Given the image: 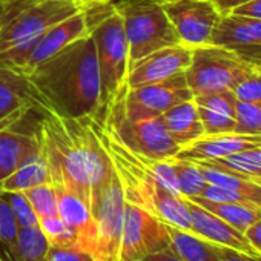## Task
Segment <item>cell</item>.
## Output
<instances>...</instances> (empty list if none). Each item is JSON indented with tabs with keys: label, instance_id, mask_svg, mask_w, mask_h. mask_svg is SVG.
Instances as JSON below:
<instances>
[{
	"label": "cell",
	"instance_id": "cell-40",
	"mask_svg": "<svg viewBox=\"0 0 261 261\" xmlns=\"http://www.w3.org/2000/svg\"><path fill=\"white\" fill-rule=\"evenodd\" d=\"M139 261H185L180 255H177L172 249L168 250H162V252H155V253H149L146 256H143Z\"/></svg>",
	"mask_w": 261,
	"mask_h": 261
},
{
	"label": "cell",
	"instance_id": "cell-33",
	"mask_svg": "<svg viewBox=\"0 0 261 261\" xmlns=\"http://www.w3.org/2000/svg\"><path fill=\"white\" fill-rule=\"evenodd\" d=\"M194 101L197 106L211 109L214 112L233 117L235 118V103L237 98L232 91H220V92H211L203 95H195Z\"/></svg>",
	"mask_w": 261,
	"mask_h": 261
},
{
	"label": "cell",
	"instance_id": "cell-15",
	"mask_svg": "<svg viewBox=\"0 0 261 261\" xmlns=\"http://www.w3.org/2000/svg\"><path fill=\"white\" fill-rule=\"evenodd\" d=\"M192 48L180 43L155 51L139 60L127 71V88H139L149 83L166 80L175 74L185 72L191 65Z\"/></svg>",
	"mask_w": 261,
	"mask_h": 261
},
{
	"label": "cell",
	"instance_id": "cell-1",
	"mask_svg": "<svg viewBox=\"0 0 261 261\" xmlns=\"http://www.w3.org/2000/svg\"><path fill=\"white\" fill-rule=\"evenodd\" d=\"M37 134L49 183L56 189L75 194L91 206L92 195L115 171L100 140L98 123L92 117L69 118L43 109Z\"/></svg>",
	"mask_w": 261,
	"mask_h": 261
},
{
	"label": "cell",
	"instance_id": "cell-44",
	"mask_svg": "<svg viewBox=\"0 0 261 261\" xmlns=\"http://www.w3.org/2000/svg\"><path fill=\"white\" fill-rule=\"evenodd\" d=\"M249 63H256V65H261V57L252 59V60H249Z\"/></svg>",
	"mask_w": 261,
	"mask_h": 261
},
{
	"label": "cell",
	"instance_id": "cell-42",
	"mask_svg": "<svg viewBox=\"0 0 261 261\" xmlns=\"http://www.w3.org/2000/svg\"><path fill=\"white\" fill-rule=\"evenodd\" d=\"M14 4H16V2H8V0H0V30H2L4 23H5L7 19L10 17Z\"/></svg>",
	"mask_w": 261,
	"mask_h": 261
},
{
	"label": "cell",
	"instance_id": "cell-45",
	"mask_svg": "<svg viewBox=\"0 0 261 261\" xmlns=\"http://www.w3.org/2000/svg\"><path fill=\"white\" fill-rule=\"evenodd\" d=\"M4 178H5V177H4V174H2V172H0V185H2V181H4Z\"/></svg>",
	"mask_w": 261,
	"mask_h": 261
},
{
	"label": "cell",
	"instance_id": "cell-5",
	"mask_svg": "<svg viewBox=\"0 0 261 261\" xmlns=\"http://www.w3.org/2000/svg\"><path fill=\"white\" fill-rule=\"evenodd\" d=\"M121 97L111 106L101 126L134 154L149 160L175 159L181 146L171 137L163 115L146 120H129L123 112Z\"/></svg>",
	"mask_w": 261,
	"mask_h": 261
},
{
	"label": "cell",
	"instance_id": "cell-24",
	"mask_svg": "<svg viewBox=\"0 0 261 261\" xmlns=\"http://www.w3.org/2000/svg\"><path fill=\"white\" fill-rule=\"evenodd\" d=\"M189 200L215 214L217 217H220L221 220H224L243 233L249 226H252L255 221L261 218V207L252 203H220L206 200L203 197H192Z\"/></svg>",
	"mask_w": 261,
	"mask_h": 261
},
{
	"label": "cell",
	"instance_id": "cell-39",
	"mask_svg": "<svg viewBox=\"0 0 261 261\" xmlns=\"http://www.w3.org/2000/svg\"><path fill=\"white\" fill-rule=\"evenodd\" d=\"M244 237L252 244V247L261 255V218L244 230Z\"/></svg>",
	"mask_w": 261,
	"mask_h": 261
},
{
	"label": "cell",
	"instance_id": "cell-7",
	"mask_svg": "<svg viewBox=\"0 0 261 261\" xmlns=\"http://www.w3.org/2000/svg\"><path fill=\"white\" fill-rule=\"evenodd\" d=\"M252 63L238 54L215 45L192 48L191 65L185 71L189 89L195 95L232 91Z\"/></svg>",
	"mask_w": 261,
	"mask_h": 261
},
{
	"label": "cell",
	"instance_id": "cell-43",
	"mask_svg": "<svg viewBox=\"0 0 261 261\" xmlns=\"http://www.w3.org/2000/svg\"><path fill=\"white\" fill-rule=\"evenodd\" d=\"M74 2L82 8V10H85V8H88V7H91V5H98V4H109L111 0H74Z\"/></svg>",
	"mask_w": 261,
	"mask_h": 261
},
{
	"label": "cell",
	"instance_id": "cell-17",
	"mask_svg": "<svg viewBox=\"0 0 261 261\" xmlns=\"http://www.w3.org/2000/svg\"><path fill=\"white\" fill-rule=\"evenodd\" d=\"M261 146V136L252 134H238V133H227V134H217V136H203L201 139L183 146L180 152L175 155L178 160L188 162H209L227 157L230 154L259 148Z\"/></svg>",
	"mask_w": 261,
	"mask_h": 261
},
{
	"label": "cell",
	"instance_id": "cell-30",
	"mask_svg": "<svg viewBox=\"0 0 261 261\" xmlns=\"http://www.w3.org/2000/svg\"><path fill=\"white\" fill-rule=\"evenodd\" d=\"M232 92L238 101L261 105V65L252 63L247 72L235 83Z\"/></svg>",
	"mask_w": 261,
	"mask_h": 261
},
{
	"label": "cell",
	"instance_id": "cell-25",
	"mask_svg": "<svg viewBox=\"0 0 261 261\" xmlns=\"http://www.w3.org/2000/svg\"><path fill=\"white\" fill-rule=\"evenodd\" d=\"M204 163L220 166L223 169H227L230 172H235L238 175H243L246 178L261 183V146L244 149V151L230 154L227 157L209 160Z\"/></svg>",
	"mask_w": 261,
	"mask_h": 261
},
{
	"label": "cell",
	"instance_id": "cell-16",
	"mask_svg": "<svg viewBox=\"0 0 261 261\" xmlns=\"http://www.w3.org/2000/svg\"><path fill=\"white\" fill-rule=\"evenodd\" d=\"M188 200V207L191 214V232L201 237L206 241H211L217 246L230 247L235 250H240L247 255L261 256L252 244L247 241L243 232L217 217L215 214L209 212L203 206L194 203L192 200Z\"/></svg>",
	"mask_w": 261,
	"mask_h": 261
},
{
	"label": "cell",
	"instance_id": "cell-21",
	"mask_svg": "<svg viewBox=\"0 0 261 261\" xmlns=\"http://www.w3.org/2000/svg\"><path fill=\"white\" fill-rule=\"evenodd\" d=\"M197 165L201 168V172L209 185H215V186L238 192L244 195L250 203L261 207V183L246 178L243 175H238L235 172H230L227 169H223L220 166L211 165V163L197 162Z\"/></svg>",
	"mask_w": 261,
	"mask_h": 261
},
{
	"label": "cell",
	"instance_id": "cell-46",
	"mask_svg": "<svg viewBox=\"0 0 261 261\" xmlns=\"http://www.w3.org/2000/svg\"><path fill=\"white\" fill-rule=\"evenodd\" d=\"M8 2H17V0H8Z\"/></svg>",
	"mask_w": 261,
	"mask_h": 261
},
{
	"label": "cell",
	"instance_id": "cell-10",
	"mask_svg": "<svg viewBox=\"0 0 261 261\" xmlns=\"http://www.w3.org/2000/svg\"><path fill=\"white\" fill-rule=\"evenodd\" d=\"M168 249H171V237L166 223L149 211L124 201L120 261H139Z\"/></svg>",
	"mask_w": 261,
	"mask_h": 261
},
{
	"label": "cell",
	"instance_id": "cell-20",
	"mask_svg": "<svg viewBox=\"0 0 261 261\" xmlns=\"http://www.w3.org/2000/svg\"><path fill=\"white\" fill-rule=\"evenodd\" d=\"M163 120L171 137L181 148L204 136V127L194 98L171 108L163 114Z\"/></svg>",
	"mask_w": 261,
	"mask_h": 261
},
{
	"label": "cell",
	"instance_id": "cell-23",
	"mask_svg": "<svg viewBox=\"0 0 261 261\" xmlns=\"http://www.w3.org/2000/svg\"><path fill=\"white\" fill-rule=\"evenodd\" d=\"M166 226L171 237V249L185 261H223L214 243L206 241L189 230L177 229L169 224Z\"/></svg>",
	"mask_w": 261,
	"mask_h": 261
},
{
	"label": "cell",
	"instance_id": "cell-26",
	"mask_svg": "<svg viewBox=\"0 0 261 261\" xmlns=\"http://www.w3.org/2000/svg\"><path fill=\"white\" fill-rule=\"evenodd\" d=\"M49 250V241L39 224L20 227L16 241V261H42Z\"/></svg>",
	"mask_w": 261,
	"mask_h": 261
},
{
	"label": "cell",
	"instance_id": "cell-19",
	"mask_svg": "<svg viewBox=\"0 0 261 261\" xmlns=\"http://www.w3.org/2000/svg\"><path fill=\"white\" fill-rule=\"evenodd\" d=\"M40 151L37 129L33 134H22L14 126L0 129V172L4 177L13 174L28 157Z\"/></svg>",
	"mask_w": 261,
	"mask_h": 261
},
{
	"label": "cell",
	"instance_id": "cell-8",
	"mask_svg": "<svg viewBox=\"0 0 261 261\" xmlns=\"http://www.w3.org/2000/svg\"><path fill=\"white\" fill-rule=\"evenodd\" d=\"M88 34L83 11L48 28L40 36L0 53V66L28 75L40 63L57 54L71 42Z\"/></svg>",
	"mask_w": 261,
	"mask_h": 261
},
{
	"label": "cell",
	"instance_id": "cell-38",
	"mask_svg": "<svg viewBox=\"0 0 261 261\" xmlns=\"http://www.w3.org/2000/svg\"><path fill=\"white\" fill-rule=\"evenodd\" d=\"M230 13L232 14L246 16V17H252V19H259L261 20V0H250V2H246L243 5H238Z\"/></svg>",
	"mask_w": 261,
	"mask_h": 261
},
{
	"label": "cell",
	"instance_id": "cell-34",
	"mask_svg": "<svg viewBox=\"0 0 261 261\" xmlns=\"http://www.w3.org/2000/svg\"><path fill=\"white\" fill-rule=\"evenodd\" d=\"M198 108V115L204 127V136H217V134H227L235 133V118L227 117L218 112H214L211 109Z\"/></svg>",
	"mask_w": 261,
	"mask_h": 261
},
{
	"label": "cell",
	"instance_id": "cell-6",
	"mask_svg": "<svg viewBox=\"0 0 261 261\" xmlns=\"http://www.w3.org/2000/svg\"><path fill=\"white\" fill-rule=\"evenodd\" d=\"M80 11L74 0H17L0 30V53L30 42Z\"/></svg>",
	"mask_w": 261,
	"mask_h": 261
},
{
	"label": "cell",
	"instance_id": "cell-18",
	"mask_svg": "<svg viewBox=\"0 0 261 261\" xmlns=\"http://www.w3.org/2000/svg\"><path fill=\"white\" fill-rule=\"evenodd\" d=\"M59 200V217L75 233L77 246L94 256L95 249V221L91 206L72 192L56 189Z\"/></svg>",
	"mask_w": 261,
	"mask_h": 261
},
{
	"label": "cell",
	"instance_id": "cell-13",
	"mask_svg": "<svg viewBox=\"0 0 261 261\" xmlns=\"http://www.w3.org/2000/svg\"><path fill=\"white\" fill-rule=\"evenodd\" d=\"M46 109L28 77L0 66V129L16 126L33 111Z\"/></svg>",
	"mask_w": 261,
	"mask_h": 261
},
{
	"label": "cell",
	"instance_id": "cell-9",
	"mask_svg": "<svg viewBox=\"0 0 261 261\" xmlns=\"http://www.w3.org/2000/svg\"><path fill=\"white\" fill-rule=\"evenodd\" d=\"M91 211L95 221V261H120V241L124 212L123 188L114 171L108 183L94 194Z\"/></svg>",
	"mask_w": 261,
	"mask_h": 261
},
{
	"label": "cell",
	"instance_id": "cell-14",
	"mask_svg": "<svg viewBox=\"0 0 261 261\" xmlns=\"http://www.w3.org/2000/svg\"><path fill=\"white\" fill-rule=\"evenodd\" d=\"M211 45L229 49L246 62L261 57V20L238 14H221Z\"/></svg>",
	"mask_w": 261,
	"mask_h": 261
},
{
	"label": "cell",
	"instance_id": "cell-35",
	"mask_svg": "<svg viewBox=\"0 0 261 261\" xmlns=\"http://www.w3.org/2000/svg\"><path fill=\"white\" fill-rule=\"evenodd\" d=\"M4 192V191H2ZM14 215L19 223V227H30L39 224V217L34 212L25 192H4Z\"/></svg>",
	"mask_w": 261,
	"mask_h": 261
},
{
	"label": "cell",
	"instance_id": "cell-22",
	"mask_svg": "<svg viewBox=\"0 0 261 261\" xmlns=\"http://www.w3.org/2000/svg\"><path fill=\"white\" fill-rule=\"evenodd\" d=\"M49 183V174L46 160L42 154V148L37 154L28 157L13 174L4 178L0 191L4 192H25L34 186Z\"/></svg>",
	"mask_w": 261,
	"mask_h": 261
},
{
	"label": "cell",
	"instance_id": "cell-41",
	"mask_svg": "<svg viewBox=\"0 0 261 261\" xmlns=\"http://www.w3.org/2000/svg\"><path fill=\"white\" fill-rule=\"evenodd\" d=\"M214 2H215V5L221 14H229L235 7L243 5L246 2H250V0H214Z\"/></svg>",
	"mask_w": 261,
	"mask_h": 261
},
{
	"label": "cell",
	"instance_id": "cell-2",
	"mask_svg": "<svg viewBox=\"0 0 261 261\" xmlns=\"http://www.w3.org/2000/svg\"><path fill=\"white\" fill-rule=\"evenodd\" d=\"M46 109L69 117H100V74L89 34L71 42L28 75Z\"/></svg>",
	"mask_w": 261,
	"mask_h": 261
},
{
	"label": "cell",
	"instance_id": "cell-32",
	"mask_svg": "<svg viewBox=\"0 0 261 261\" xmlns=\"http://www.w3.org/2000/svg\"><path fill=\"white\" fill-rule=\"evenodd\" d=\"M39 226L46 235L49 246H77L75 233L59 215L39 220Z\"/></svg>",
	"mask_w": 261,
	"mask_h": 261
},
{
	"label": "cell",
	"instance_id": "cell-27",
	"mask_svg": "<svg viewBox=\"0 0 261 261\" xmlns=\"http://www.w3.org/2000/svg\"><path fill=\"white\" fill-rule=\"evenodd\" d=\"M19 223L5 197L0 191V259L16 261V241L19 233Z\"/></svg>",
	"mask_w": 261,
	"mask_h": 261
},
{
	"label": "cell",
	"instance_id": "cell-4",
	"mask_svg": "<svg viewBox=\"0 0 261 261\" xmlns=\"http://www.w3.org/2000/svg\"><path fill=\"white\" fill-rule=\"evenodd\" d=\"M120 14L129 46V68L163 48L180 45L162 0H111Z\"/></svg>",
	"mask_w": 261,
	"mask_h": 261
},
{
	"label": "cell",
	"instance_id": "cell-47",
	"mask_svg": "<svg viewBox=\"0 0 261 261\" xmlns=\"http://www.w3.org/2000/svg\"><path fill=\"white\" fill-rule=\"evenodd\" d=\"M42 261H48V259H46V258H45V259H42Z\"/></svg>",
	"mask_w": 261,
	"mask_h": 261
},
{
	"label": "cell",
	"instance_id": "cell-29",
	"mask_svg": "<svg viewBox=\"0 0 261 261\" xmlns=\"http://www.w3.org/2000/svg\"><path fill=\"white\" fill-rule=\"evenodd\" d=\"M25 195L28 197L39 220L59 215L57 191L51 183H43V185L34 186V188L25 191Z\"/></svg>",
	"mask_w": 261,
	"mask_h": 261
},
{
	"label": "cell",
	"instance_id": "cell-12",
	"mask_svg": "<svg viewBox=\"0 0 261 261\" xmlns=\"http://www.w3.org/2000/svg\"><path fill=\"white\" fill-rule=\"evenodd\" d=\"M180 42L189 48L211 45L221 13L214 0H162Z\"/></svg>",
	"mask_w": 261,
	"mask_h": 261
},
{
	"label": "cell",
	"instance_id": "cell-37",
	"mask_svg": "<svg viewBox=\"0 0 261 261\" xmlns=\"http://www.w3.org/2000/svg\"><path fill=\"white\" fill-rule=\"evenodd\" d=\"M217 250H218V253H220L223 261H261V256L247 255V253H243L240 250H235V249H230V247H224V246H217Z\"/></svg>",
	"mask_w": 261,
	"mask_h": 261
},
{
	"label": "cell",
	"instance_id": "cell-28",
	"mask_svg": "<svg viewBox=\"0 0 261 261\" xmlns=\"http://www.w3.org/2000/svg\"><path fill=\"white\" fill-rule=\"evenodd\" d=\"M172 165H174L180 195L185 198L198 197L207 185L201 172V168L194 162L178 160V159H172Z\"/></svg>",
	"mask_w": 261,
	"mask_h": 261
},
{
	"label": "cell",
	"instance_id": "cell-36",
	"mask_svg": "<svg viewBox=\"0 0 261 261\" xmlns=\"http://www.w3.org/2000/svg\"><path fill=\"white\" fill-rule=\"evenodd\" d=\"M48 261H95L94 256L79 246H49Z\"/></svg>",
	"mask_w": 261,
	"mask_h": 261
},
{
	"label": "cell",
	"instance_id": "cell-11",
	"mask_svg": "<svg viewBox=\"0 0 261 261\" xmlns=\"http://www.w3.org/2000/svg\"><path fill=\"white\" fill-rule=\"evenodd\" d=\"M192 98L185 72H180L157 83L127 88L121 97V108L129 120H146L162 117L171 108Z\"/></svg>",
	"mask_w": 261,
	"mask_h": 261
},
{
	"label": "cell",
	"instance_id": "cell-3",
	"mask_svg": "<svg viewBox=\"0 0 261 261\" xmlns=\"http://www.w3.org/2000/svg\"><path fill=\"white\" fill-rule=\"evenodd\" d=\"M88 34L92 37L100 74V117L101 124L108 111L126 89L129 71V46L120 14L109 4L91 5L83 10Z\"/></svg>",
	"mask_w": 261,
	"mask_h": 261
},
{
	"label": "cell",
	"instance_id": "cell-31",
	"mask_svg": "<svg viewBox=\"0 0 261 261\" xmlns=\"http://www.w3.org/2000/svg\"><path fill=\"white\" fill-rule=\"evenodd\" d=\"M235 133L261 136V105L258 103H235Z\"/></svg>",
	"mask_w": 261,
	"mask_h": 261
},
{
	"label": "cell",
	"instance_id": "cell-48",
	"mask_svg": "<svg viewBox=\"0 0 261 261\" xmlns=\"http://www.w3.org/2000/svg\"><path fill=\"white\" fill-rule=\"evenodd\" d=\"M0 261H2V259H0Z\"/></svg>",
	"mask_w": 261,
	"mask_h": 261
}]
</instances>
